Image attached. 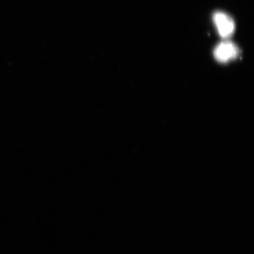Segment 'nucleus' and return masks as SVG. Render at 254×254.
<instances>
[{"mask_svg":"<svg viewBox=\"0 0 254 254\" xmlns=\"http://www.w3.org/2000/svg\"><path fill=\"white\" fill-rule=\"evenodd\" d=\"M213 21L221 37L227 39L234 33L236 25L230 15L224 12H217L213 15Z\"/></svg>","mask_w":254,"mask_h":254,"instance_id":"f03ea898","label":"nucleus"},{"mask_svg":"<svg viewBox=\"0 0 254 254\" xmlns=\"http://www.w3.org/2000/svg\"><path fill=\"white\" fill-rule=\"evenodd\" d=\"M240 50L233 43L224 41L215 47L214 55L218 62L225 63L236 59L239 56Z\"/></svg>","mask_w":254,"mask_h":254,"instance_id":"f257e3e1","label":"nucleus"}]
</instances>
